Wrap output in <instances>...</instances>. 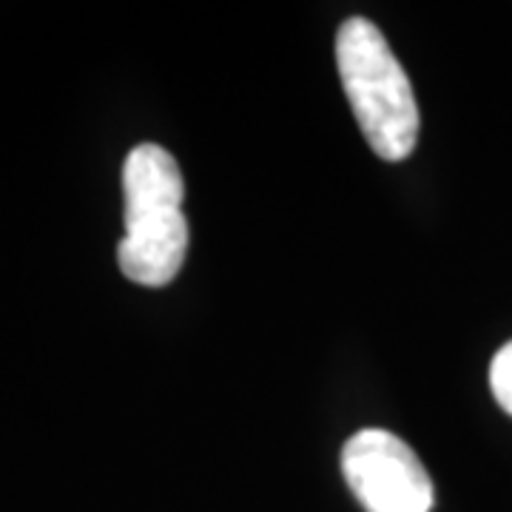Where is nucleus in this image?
<instances>
[{"mask_svg": "<svg viewBox=\"0 0 512 512\" xmlns=\"http://www.w3.org/2000/svg\"><path fill=\"white\" fill-rule=\"evenodd\" d=\"M490 387H493L495 402L512 416V342L495 353L493 367H490Z\"/></svg>", "mask_w": 512, "mask_h": 512, "instance_id": "nucleus-4", "label": "nucleus"}, {"mask_svg": "<svg viewBox=\"0 0 512 512\" xmlns=\"http://www.w3.org/2000/svg\"><path fill=\"white\" fill-rule=\"evenodd\" d=\"M336 66L367 146L390 163L410 157L419 140V103L399 57L390 52L373 20L342 23Z\"/></svg>", "mask_w": 512, "mask_h": 512, "instance_id": "nucleus-2", "label": "nucleus"}, {"mask_svg": "<svg viewBox=\"0 0 512 512\" xmlns=\"http://www.w3.org/2000/svg\"><path fill=\"white\" fill-rule=\"evenodd\" d=\"M126 237L117 245L120 271L146 288H163L188 254L185 183L177 160L163 146L143 143L123 165Z\"/></svg>", "mask_w": 512, "mask_h": 512, "instance_id": "nucleus-1", "label": "nucleus"}, {"mask_svg": "<svg viewBox=\"0 0 512 512\" xmlns=\"http://www.w3.org/2000/svg\"><path fill=\"white\" fill-rule=\"evenodd\" d=\"M350 490L367 512H430L433 481L419 456L387 430H362L342 450Z\"/></svg>", "mask_w": 512, "mask_h": 512, "instance_id": "nucleus-3", "label": "nucleus"}]
</instances>
